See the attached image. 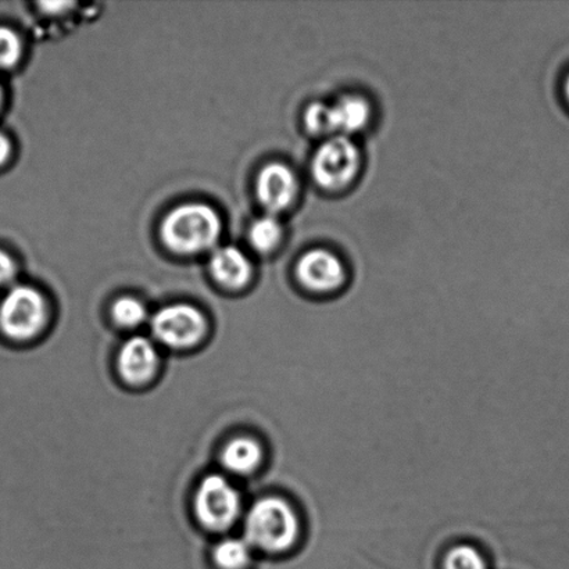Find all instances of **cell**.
<instances>
[{"mask_svg":"<svg viewBox=\"0 0 569 569\" xmlns=\"http://www.w3.org/2000/svg\"><path fill=\"white\" fill-rule=\"evenodd\" d=\"M263 460V450L256 440L237 438L231 440L222 450L221 461L226 470L237 476H248L260 466Z\"/></svg>","mask_w":569,"mask_h":569,"instance_id":"obj_11","label":"cell"},{"mask_svg":"<svg viewBox=\"0 0 569 569\" xmlns=\"http://www.w3.org/2000/svg\"><path fill=\"white\" fill-rule=\"evenodd\" d=\"M114 321L124 328H136L147 320L148 311L141 301L133 298H121L111 310Z\"/></svg>","mask_w":569,"mask_h":569,"instance_id":"obj_15","label":"cell"},{"mask_svg":"<svg viewBox=\"0 0 569 569\" xmlns=\"http://www.w3.org/2000/svg\"><path fill=\"white\" fill-rule=\"evenodd\" d=\"M0 99H2V91H0Z\"/></svg>","mask_w":569,"mask_h":569,"instance_id":"obj_22","label":"cell"},{"mask_svg":"<svg viewBox=\"0 0 569 569\" xmlns=\"http://www.w3.org/2000/svg\"><path fill=\"white\" fill-rule=\"evenodd\" d=\"M296 193H298V180L289 167L272 163L260 171L256 182V194L269 214L276 216L289 208Z\"/></svg>","mask_w":569,"mask_h":569,"instance_id":"obj_8","label":"cell"},{"mask_svg":"<svg viewBox=\"0 0 569 569\" xmlns=\"http://www.w3.org/2000/svg\"><path fill=\"white\" fill-rule=\"evenodd\" d=\"M252 560V546L247 539L228 538L214 549V561L222 569H243Z\"/></svg>","mask_w":569,"mask_h":569,"instance_id":"obj_13","label":"cell"},{"mask_svg":"<svg viewBox=\"0 0 569 569\" xmlns=\"http://www.w3.org/2000/svg\"><path fill=\"white\" fill-rule=\"evenodd\" d=\"M360 166V153L349 137L333 136L318 148L311 171L318 186L339 191L355 180Z\"/></svg>","mask_w":569,"mask_h":569,"instance_id":"obj_4","label":"cell"},{"mask_svg":"<svg viewBox=\"0 0 569 569\" xmlns=\"http://www.w3.org/2000/svg\"><path fill=\"white\" fill-rule=\"evenodd\" d=\"M241 495L222 476L206 477L194 496V510L199 521L211 531H226L241 515Z\"/></svg>","mask_w":569,"mask_h":569,"instance_id":"obj_3","label":"cell"},{"mask_svg":"<svg viewBox=\"0 0 569 569\" xmlns=\"http://www.w3.org/2000/svg\"><path fill=\"white\" fill-rule=\"evenodd\" d=\"M21 43L19 37L9 28L0 27V69H9L20 59Z\"/></svg>","mask_w":569,"mask_h":569,"instance_id":"obj_18","label":"cell"},{"mask_svg":"<svg viewBox=\"0 0 569 569\" xmlns=\"http://www.w3.org/2000/svg\"><path fill=\"white\" fill-rule=\"evenodd\" d=\"M305 121L307 130L315 136H337L335 132L332 106L320 102L312 103L306 110Z\"/></svg>","mask_w":569,"mask_h":569,"instance_id":"obj_16","label":"cell"},{"mask_svg":"<svg viewBox=\"0 0 569 569\" xmlns=\"http://www.w3.org/2000/svg\"><path fill=\"white\" fill-rule=\"evenodd\" d=\"M47 322V303L31 287L11 288L0 303V328L8 337L24 340L36 337Z\"/></svg>","mask_w":569,"mask_h":569,"instance_id":"obj_5","label":"cell"},{"mask_svg":"<svg viewBox=\"0 0 569 569\" xmlns=\"http://www.w3.org/2000/svg\"><path fill=\"white\" fill-rule=\"evenodd\" d=\"M221 233V220L203 203L178 206L161 224V239L172 252L193 254L213 248Z\"/></svg>","mask_w":569,"mask_h":569,"instance_id":"obj_1","label":"cell"},{"mask_svg":"<svg viewBox=\"0 0 569 569\" xmlns=\"http://www.w3.org/2000/svg\"><path fill=\"white\" fill-rule=\"evenodd\" d=\"M214 280L228 289L244 287L252 276V266L241 250L233 247L217 249L210 259Z\"/></svg>","mask_w":569,"mask_h":569,"instance_id":"obj_10","label":"cell"},{"mask_svg":"<svg viewBox=\"0 0 569 569\" xmlns=\"http://www.w3.org/2000/svg\"><path fill=\"white\" fill-rule=\"evenodd\" d=\"M159 353L152 340L143 337L128 339L119 356V370L126 381L143 383L158 371Z\"/></svg>","mask_w":569,"mask_h":569,"instance_id":"obj_9","label":"cell"},{"mask_svg":"<svg viewBox=\"0 0 569 569\" xmlns=\"http://www.w3.org/2000/svg\"><path fill=\"white\" fill-rule=\"evenodd\" d=\"M335 132L337 136H346L362 130L370 120V104L366 99L349 94L332 104Z\"/></svg>","mask_w":569,"mask_h":569,"instance_id":"obj_12","label":"cell"},{"mask_svg":"<svg viewBox=\"0 0 569 569\" xmlns=\"http://www.w3.org/2000/svg\"><path fill=\"white\" fill-rule=\"evenodd\" d=\"M299 533L298 515L288 501L278 498L256 501L244 520L247 542L269 553H282L292 548Z\"/></svg>","mask_w":569,"mask_h":569,"instance_id":"obj_2","label":"cell"},{"mask_svg":"<svg viewBox=\"0 0 569 569\" xmlns=\"http://www.w3.org/2000/svg\"><path fill=\"white\" fill-rule=\"evenodd\" d=\"M16 274L14 261L8 253L0 250V284L8 283L13 280Z\"/></svg>","mask_w":569,"mask_h":569,"instance_id":"obj_19","label":"cell"},{"mask_svg":"<svg viewBox=\"0 0 569 569\" xmlns=\"http://www.w3.org/2000/svg\"><path fill=\"white\" fill-rule=\"evenodd\" d=\"M10 153V143L8 141V138L3 136V133H0V164H3L6 159L9 158Z\"/></svg>","mask_w":569,"mask_h":569,"instance_id":"obj_20","label":"cell"},{"mask_svg":"<svg viewBox=\"0 0 569 569\" xmlns=\"http://www.w3.org/2000/svg\"><path fill=\"white\" fill-rule=\"evenodd\" d=\"M282 237V227L274 216H264L256 220L250 227V243L259 252H270L280 243Z\"/></svg>","mask_w":569,"mask_h":569,"instance_id":"obj_14","label":"cell"},{"mask_svg":"<svg viewBox=\"0 0 569 569\" xmlns=\"http://www.w3.org/2000/svg\"><path fill=\"white\" fill-rule=\"evenodd\" d=\"M152 333L160 343L182 349L198 343L206 331L202 312L186 303L163 307L150 321Z\"/></svg>","mask_w":569,"mask_h":569,"instance_id":"obj_6","label":"cell"},{"mask_svg":"<svg viewBox=\"0 0 569 569\" xmlns=\"http://www.w3.org/2000/svg\"><path fill=\"white\" fill-rule=\"evenodd\" d=\"M445 569H488L481 553L472 546L460 545L451 549L445 559Z\"/></svg>","mask_w":569,"mask_h":569,"instance_id":"obj_17","label":"cell"},{"mask_svg":"<svg viewBox=\"0 0 569 569\" xmlns=\"http://www.w3.org/2000/svg\"><path fill=\"white\" fill-rule=\"evenodd\" d=\"M296 274L300 283L312 292H332L342 287L346 280L342 261L323 249L306 253L296 267Z\"/></svg>","mask_w":569,"mask_h":569,"instance_id":"obj_7","label":"cell"},{"mask_svg":"<svg viewBox=\"0 0 569 569\" xmlns=\"http://www.w3.org/2000/svg\"><path fill=\"white\" fill-rule=\"evenodd\" d=\"M566 92H567V97L569 99V76H568L567 82H566Z\"/></svg>","mask_w":569,"mask_h":569,"instance_id":"obj_21","label":"cell"}]
</instances>
